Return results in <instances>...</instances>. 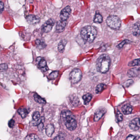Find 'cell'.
<instances>
[{
	"mask_svg": "<svg viewBox=\"0 0 140 140\" xmlns=\"http://www.w3.org/2000/svg\"><path fill=\"white\" fill-rule=\"evenodd\" d=\"M41 69V70L43 71H47L48 70H49V68H48V67L46 66V67H45V68H42Z\"/></svg>",
	"mask_w": 140,
	"mask_h": 140,
	"instance_id": "obj_38",
	"label": "cell"
},
{
	"mask_svg": "<svg viewBox=\"0 0 140 140\" xmlns=\"http://www.w3.org/2000/svg\"><path fill=\"white\" fill-rule=\"evenodd\" d=\"M14 123H15V122H14V120H10L9 122V127L10 128H12V127H13L14 126Z\"/></svg>",
	"mask_w": 140,
	"mask_h": 140,
	"instance_id": "obj_36",
	"label": "cell"
},
{
	"mask_svg": "<svg viewBox=\"0 0 140 140\" xmlns=\"http://www.w3.org/2000/svg\"><path fill=\"white\" fill-rule=\"evenodd\" d=\"M67 42V41L66 40H62L60 42L58 45V51L60 53H63L65 47Z\"/></svg>",
	"mask_w": 140,
	"mask_h": 140,
	"instance_id": "obj_16",
	"label": "cell"
},
{
	"mask_svg": "<svg viewBox=\"0 0 140 140\" xmlns=\"http://www.w3.org/2000/svg\"><path fill=\"white\" fill-rule=\"evenodd\" d=\"M92 98V95L90 93H87L82 97V99L84 101L85 105H87L91 100Z\"/></svg>",
	"mask_w": 140,
	"mask_h": 140,
	"instance_id": "obj_19",
	"label": "cell"
},
{
	"mask_svg": "<svg viewBox=\"0 0 140 140\" xmlns=\"http://www.w3.org/2000/svg\"><path fill=\"white\" fill-rule=\"evenodd\" d=\"M139 138V136L138 135H129L127 136L126 139L127 140H138Z\"/></svg>",
	"mask_w": 140,
	"mask_h": 140,
	"instance_id": "obj_32",
	"label": "cell"
},
{
	"mask_svg": "<svg viewBox=\"0 0 140 140\" xmlns=\"http://www.w3.org/2000/svg\"><path fill=\"white\" fill-rule=\"evenodd\" d=\"M18 113L23 118H24L28 115V112L27 109L24 108H21L18 111Z\"/></svg>",
	"mask_w": 140,
	"mask_h": 140,
	"instance_id": "obj_20",
	"label": "cell"
},
{
	"mask_svg": "<svg viewBox=\"0 0 140 140\" xmlns=\"http://www.w3.org/2000/svg\"><path fill=\"white\" fill-rule=\"evenodd\" d=\"M44 128V125L43 124V122H41L38 125V128L39 131H42Z\"/></svg>",
	"mask_w": 140,
	"mask_h": 140,
	"instance_id": "obj_34",
	"label": "cell"
},
{
	"mask_svg": "<svg viewBox=\"0 0 140 140\" xmlns=\"http://www.w3.org/2000/svg\"><path fill=\"white\" fill-rule=\"evenodd\" d=\"M70 103L73 106H76L79 103V100L77 97H74L73 95L70 97Z\"/></svg>",
	"mask_w": 140,
	"mask_h": 140,
	"instance_id": "obj_18",
	"label": "cell"
},
{
	"mask_svg": "<svg viewBox=\"0 0 140 140\" xmlns=\"http://www.w3.org/2000/svg\"><path fill=\"white\" fill-rule=\"evenodd\" d=\"M59 75V71H53L49 75V78L51 79H55L57 78Z\"/></svg>",
	"mask_w": 140,
	"mask_h": 140,
	"instance_id": "obj_29",
	"label": "cell"
},
{
	"mask_svg": "<svg viewBox=\"0 0 140 140\" xmlns=\"http://www.w3.org/2000/svg\"><path fill=\"white\" fill-rule=\"evenodd\" d=\"M130 43H131V42L129 40H126V39H125V40L122 41L121 42V43H120L119 45H117V47L120 49L122 48L125 44H130Z\"/></svg>",
	"mask_w": 140,
	"mask_h": 140,
	"instance_id": "obj_26",
	"label": "cell"
},
{
	"mask_svg": "<svg viewBox=\"0 0 140 140\" xmlns=\"http://www.w3.org/2000/svg\"><path fill=\"white\" fill-rule=\"evenodd\" d=\"M97 31L95 28L91 25H87L82 29L81 36L83 40L91 43L96 38Z\"/></svg>",
	"mask_w": 140,
	"mask_h": 140,
	"instance_id": "obj_2",
	"label": "cell"
},
{
	"mask_svg": "<svg viewBox=\"0 0 140 140\" xmlns=\"http://www.w3.org/2000/svg\"><path fill=\"white\" fill-rule=\"evenodd\" d=\"M103 18L102 15L100 13H96L93 20L94 22L98 24H101L103 22Z\"/></svg>",
	"mask_w": 140,
	"mask_h": 140,
	"instance_id": "obj_21",
	"label": "cell"
},
{
	"mask_svg": "<svg viewBox=\"0 0 140 140\" xmlns=\"http://www.w3.org/2000/svg\"><path fill=\"white\" fill-rule=\"evenodd\" d=\"M117 120L118 122H121L123 120V115L119 111V110H117L116 112Z\"/></svg>",
	"mask_w": 140,
	"mask_h": 140,
	"instance_id": "obj_30",
	"label": "cell"
},
{
	"mask_svg": "<svg viewBox=\"0 0 140 140\" xmlns=\"http://www.w3.org/2000/svg\"><path fill=\"white\" fill-rule=\"evenodd\" d=\"M132 33L135 36H138L140 35V25L136 23L133 27Z\"/></svg>",
	"mask_w": 140,
	"mask_h": 140,
	"instance_id": "obj_17",
	"label": "cell"
},
{
	"mask_svg": "<svg viewBox=\"0 0 140 140\" xmlns=\"http://www.w3.org/2000/svg\"><path fill=\"white\" fill-rule=\"evenodd\" d=\"M105 85L104 84H100L98 85L96 87V90H95L96 93L97 94L100 93L105 89Z\"/></svg>",
	"mask_w": 140,
	"mask_h": 140,
	"instance_id": "obj_24",
	"label": "cell"
},
{
	"mask_svg": "<svg viewBox=\"0 0 140 140\" xmlns=\"http://www.w3.org/2000/svg\"><path fill=\"white\" fill-rule=\"evenodd\" d=\"M55 23V21L53 19H50L42 25L41 30L44 33H48L51 30Z\"/></svg>",
	"mask_w": 140,
	"mask_h": 140,
	"instance_id": "obj_6",
	"label": "cell"
},
{
	"mask_svg": "<svg viewBox=\"0 0 140 140\" xmlns=\"http://www.w3.org/2000/svg\"><path fill=\"white\" fill-rule=\"evenodd\" d=\"M106 111V110L105 108H102L97 110L95 113L94 118V121H98V120H100L103 117V116L105 115Z\"/></svg>",
	"mask_w": 140,
	"mask_h": 140,
	"instance_id": "obj_12",
	"label": "cell"
},
{
	"mask_svg": "<svg viewBox=\"0 0 140 140\" xmlns=\"http://www.w3.org/2000/svg\"><path fill=\"white\" fill-rule=\"evenodd\" d=\"M129 127L130 129L137 131L140 128V118H136L130 122Z\"/></svg>",
	"mask_w": 140,
	"mask_h": 140,
	"instance_id": "obj_8",
	"label": "cell"
},
{
	"mask_svg": "<svg viewBox=\"0 0 140 140\" xmlns=\"http://www.w3.org/2000/svg\"><path fill=\"white\" fill-rule=\"evenodd\" d=\"M8 68V65L7 64H1L0 65V70H6Z\"/></svg>",
	"mask_w": 140,
	"mask_h": 140,
	"instance_id": "obj_33",
	"label": "cell"
},
{
	"mask_svg": "<svg viewBox=\"0 0 140 140\" xmlns=\"http://www.w3.org/2000/svg\"><path fill=\"white\" fill-rule=\"evenodd\" d=\"M64 139V135L62 133L60 134L54 138V140H63V139Z\"/></svg>",
	"mask_w": 140,
	"mask_h": 140,
	"instance_id": "obj_35",
	"label": "cell"
},
{
	"mask_svg": "<svg viewBox=\"0 0 140 140\" xmlns=\"http://www.w3.org/2000/svg\"><path fill=\"white\" fill-rule=\"evenodd\" d=\"M128 65V66H130V67L140 65V58L134 60L132 61H131L129 63Z\"/></svg>",
	"mask_w": 140,
	"mask_h": 140,
	"instance_id": "obj_23",
	"label": "cell"
},
{
	"mask_svg": "<svg viewBox=\"0 0 140 140\" xmlns=\"http://www.w3.org/2000/svg\"><path fill=\"white\" fill-rule=\"evenodd\" d=\"M42 58L41 57H39L37 58L36 59V63H38L39 61H40L41 60V59H42Z\"/></svg>",
	"mask_w": 140,
	"mask_h": 140,
	"instance_id": "obj_39",
	"label": "cell"
},
{
	"mask_svg": "<svg viewBox=\"0 0 140 140\" xmlns=\"http://www.w3.org/2000/svg\"><path fill=\"white\" fill-rule=\"evenodd\" d=\"M33 119L35 121L37 122L40 119V115L38 111L35 112L33 116Z\"/></svg>",
	"mask_w": 140,
	"mask_h": 140,
	"instance_id": "obj_28",
	"label": "cell"
},
{
	"mask_svg": "<svg viewBox=\"0 0 140 140\" xmlns=\"http://www.w3.org/2000/svg\"><path fill=\"white\" fill-rule=\"evenodd\" d=\"M38 65L40 69H41L42 68H45L47 66L46 61L44 59L42 58L41 60L38 63Z\"/></svg>",
	"mask_w": 140,
	"mask_h": 140,
	"instance_id": "obj_27",
	"label": "cell"
},
{
	"mask_svg": "<svg viewBox=\"0 0 140 140\" xmlns=\"http://www.w3.org/2000/svg\"><path fill=\"white\" fill-rule=\"evenodd\" d=\"M106 23L110 28L114 30H118L121 27V21L117 16L110 15L106 19Z\"/></svg>",
	"mask_w": 140,
	"mask_h": 140,
	"instance_id": "obj_4",
	"label": "cell"
},
{
	"mask_svg": "<svg viewBox=\"0 0 140 140\" xmlns=\"http://www.w3.org/2000/svg\"><path fill=\"white\" fill-rule=\"evenodd\" d=\"M54 131V127L52 125L50 124L47 125L46 128V132L47 135L49 137H51L52 136Z\"/></svg>",
	"mask_w": 140,
	"mask_h": 140,
	"instance_id": "obj_15",
	"label": "cell"
},
{
	"mask_svg": "<svg viewBox=\"0 0 140 140\" xmlns=\"http://www.w3.org/2000/svg\"><path fill=\"white\" fill-rule=\"evenodd\" d=\"M35 44L36 47L39 49H44L47 46L45 41L41 39H38L36 40Z\"/></svg>",
	"mask_w": 140,
	"mask_h": 140,
	"instance_id": "obj_14",
	"label": "cell"
},
{
	"mask_svg": "<svg viewBox=\"0 0 140 140\" xmlns=\"http://www.w3.org/2000/svg\"><path fill=\"white\" fill-rule=\"evenodd\" d=\"M71 9L69 6H67L61 11L60 14V17L61 20L67 21L71 13Z\"/></svg>",
	"mask_w": 140,
	"mask_h": 140,
	"instance_id": "obj_7",
	"label": "cell"
},
{
	"mask_svg": "<svg viewBox=\"0 0 140 140\" xmlns=\"http://www.w3.org/2000/svg\"><path fill=\"white\" fill-rule=\"evenodd\" d=\"M66 24H67V21H63L62 20L58 21L56 25V32L58 33H61L62 32L65 28Z\"/></svg>",
	"mask_w": 140,
	"mask_h": 140,
	"instance_id": "obj_10",
	"label": "cell"
},
{
	"mask_svg": "<svg viewBox=\"0 0 140 140\" xmlns=\"http://www.w3.org/2000/svg\"><path fill=\"white\" fill-rule=\"evenodd\" d=\"M82 77V72L79 69H75L71 71L69 75L70 81L73 84L78 83L80 81Z\"/></svg>",
	"mask_w": 140,
	"mask_h": 140,
	"instance_id": "obj_5",
	"label": "cell"
},
{
	"mask_svg": "<svg viewBox=\"0 0 140 140\" xmlns=\"http://www.w3.org/2000/svg\"><path fill=\"white\" fill-rule=\"evenodd\" d=\"M34 97L36 102L38 103L45 104L46 103V100L42 98L40 96L38 95L37 94H35L34 95Z\"/></svg>",
	"mask_w": 140,
	"mask_h": 140,
	"instance_id": "obj_22",
	"label": "cell"
},
{
	"mask_svg": "<svg viewBox=\"0 0 140 140\" xmlns=\"http://www.w3.org/2000/svg\"><path fill=\"white\" fill-rule=\"evenodd\" d=\"M25 140H39L38 136L35 134H30L26 136L25 138Z\"/></svg>",
	"mask_w": 140,
	"mask_h": 140,
	"instance_id": "obj_25",
	"label": "cell"
},
{
	"mask_svg": "<svg viewBox=\"0 0 140 140\" xmlns=\"http://www.w3.org/2000/svg\"><path fill=\"white\" fill-rule=\"evenodd\" d=\"M28 22L30 24H38L40 21V19L38 16L33 14L28 15L26 18Z\"/></svg>",
	"mask_w": 140,
	"mask_h": 140,
	"instance_id": "obj_9",
	"label": "cell"
},
{
	"mask_svg": "<svg viewBox=\"0 0 140 140\" xmlns=\"http://www.w3.org/2000/svg\"><path fill=\"white\" fill-rule=\"evenodd\" d=\"M4 8V3L0 1V13H2V12L3 11Z\"/></svg>",
	"mask_w": 140,
	"mask_h": 140,
	"instance_id": "obj_37",
	"label": "cell"
},
{
	"mask_svg": "<svg viewBox=\"0 0 140 140\" xmlns=\"http://www.w3.org/2000/svg\"><path fill=\"white\" fill-rule=\"evenodd\" d=\"M129 77H136L140 76V68H135L130 69L127 73Z\"/></svg>",
	"mask_w": 140,
	"mask_h": 140,
	"instance_id": "obj_11",
	"label": "cell"
},
{
	"mask_svg": "<svg viewBox=\"0 0 140 140\" xmlns=\"http://www.w3.org/2000/svg\"><path fill=\"white\" fill-rule=\"evenodd\" d=\"M134 83V81L132 79H129L124 83V86L125 87H128L131 86Z\"/></svg>",
	"mask_w": 140,
	"mask_h": 140,
	"instance_id": "obj_31",
	"label": "cell"
},
{
	"mask_svg": "<svg viewBox=\"0 0 140 140\" xmlns=\"http://www.w3.org/2000/svg\"><path fill=\"white\" fill-rule=\"evenodd\" d=\"M61 117L65 125L69 130L73 131L76 128L77 122L71 112L68 111H63Z\"/></svg>",
	"mask_w": 140,
	"mask_h": 140,
	"instance_id": "obj_3",
	"label": "cell"
},
{
	"mask_svg": "<svg viewBox=\"0 0 140 140\" xmlns=\"http://www.w3.org/2000/svg\"><path fill=\"white\" fill-rule=\"evenodd\" d=\"M122 111L125 115H129L131 114L132 111V106L129 104L124 105L122 107Z\"/></svg>",
	"mask_w": 140,
	"mask_h": 140,
	"instance_id": "obj_13",
	"label": "cell"
},
{
	"mask_svg": "<svg viewBox=\"0 0 140 140\" xmlns=\"http://www.w3.org/2000/svg\"><path fill=\"white\" fill-rule=\"evenodd\" d=\"M110 64L111 59L109 56L103 54L98 58L96 61V69L101 73H105L108 71Z\"/></svg>",
	"mask_w": 140,
	"mask_h": 140,
	"instance_id": "obj_1",
	"label": "cell"
}]
</instances>
